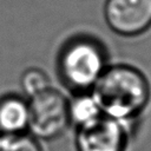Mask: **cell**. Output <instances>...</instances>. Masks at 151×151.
Instances as JSON below:
<instances>
[{
	"label": "cell",
	"mask_w": 151,
	"mask_h": 151,
	"mask_svg": "<svg viewBox=\"0 0 151 151\" xmlns=\"http://www.w3.org/2000/svg\"><path fill=\"white\" fill-rule=\"evenodd\" d=\"M104 116L134 124L151 97V86L139 68L129 64L109 65L90 91Z\"/></svg>",
	"instance_id": "1"
},
{
	"label": "cell",
	"mask_w": 151,
	"mask_h": 151,
	"mask_svg": "<svg viewBox=\"0 0 151 151\" xmlns=\"http://www.w3.org/2000/svg\"><path fill=\"white\" fill-rule=\"evenodd\" d=\"M0 151H42L35 138L26 133H0Z\"/></svg>",
	"instance_id": "9"
},
{
	"label": "cell",
	"mask_w": 151,
	"mask_h": 151,
	"mask_svg": "<svg viewBox=\"0 0 151 151\" xmlns=\"http://www.w3.org/2000/svg\"><path fill=\"white\" fill-rule=\"evenodd\" d=\"M107 53L91 37H77L61 50L58 61L63 81L76 92H88L107 67Z\"/></svg>",
	"instance_id": "2"
},
{
	"label": "cell",
	"mask_w": 151,
	"mask_h": 151,
	"mask_svg": "<svg viewBox=\"0 0 151 151\" xmlns=\"http://www.w3.org/2000/svg\"><path fill=\"white\" fill-rule=\"evenodd\" d=\"M133 125L103 114L96 122L77 129V151H126Z\"/></svg>",
	"instance_id": "4"
},
{
	"label": "cell",
	"mask_w": 151,
	"mask_h": 151,
	"mask_svg": "<svg viewBox=\"0 0 151 151\" xmlns=\"http://www.w3.org/2000/svg\"><path fill=\"white\" fill-rule=\"evenodd\" d=\"M28 130V101L15 94L0 98V133L19 134Z\"/></svg>",
	"instance_id": "6"
},
{
	"label": "cell",
	"mask_w": 151,
	"mask_h": 151,
	"mask_svg": "<svg viewBox=\"0 0 151 151\" xmlns=\"http://www.w3.org/2000/svg\"><path fill=\"white\" fill-rule=\"evenodd\" d=\"M20 85L24 91V93L32 98L46 90H48L50 86V78L47 74L39 70V68H28L26 70L20 79Z\"/></svg>",
	"instance_id": "8"
},
{
	"label": "cell",
	"mask_w": 151,
	"mask_h": 151,
	"mask_svg": "<svg viewBox=\"0 0 151 151\" xmlns=\"http://www.w3.org/2000/svg\"><path fill=\"white\" fill-rule=\"evenodd\" d=\"M70 125L68 100L54 88H48L28 100V130L39 139L52 140Z\"/></svg>",
	"instance_id": "3"
},
{
	"label": "cell",
	"mask_w": 151,
	"mask_h": 151,
	"mask_svg": "<svg viewBox=\"0 0 151 151\" xmlns=\"http://www.w3.org/2000/svg\"><path fill=\"white\" fill-rule=\"evenodd\" d=\"M104 18L116 34L138 37L151 28V0H106Z\"/></svg>",
	"instance_id": "5"
},
{
	"label": "cell",
	"mask_w": 151,
	"mask_h": 151,
	"mask_svg": "<svg viewBox=\"0 0 151 151\" xmlns=\"http://www.w3.org/2000/svg\"><path fill=\"white\" fill-rule=\"evenodd\" d=\"M101 116L103 112L91 92H77L68 100L70 124H74L77 129L96 122Z\"/></svg>",
	"instance_id": "7"
}]
</instances>
